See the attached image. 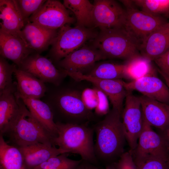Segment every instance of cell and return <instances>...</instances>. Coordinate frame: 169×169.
Returning <instances> with one entry per match:
<instances>
[{
	"mask_svg": "<svg viewBox=\"0 0 169 169\" xmlns=\"http://www.w3.org/2000/svg\"><path fill=\"white\" fill-rule=\"evenodd\" d=\"M121 115L117 110L112 108L93 128L96 133V157L98 161L107 165L115 162L124 152L126 139Z\"/></svg>",
	"mask_w": 169,
	"mask_h": 169,
	"instance_id": "obj_1",
	"label": "cell"
},
{
	"mask_svg": "<svg viewBox=\"0 0 169 169\" xmlns=\"http://www.w3.org/2000/svg\"><path fill=\"white\" fill-rule=\"evenodd\" d=\"M56 123L58 133L53 139L54 145L66 153L78 154L82 160L95 165L98 162L94 150L93 128L86 124Z\"/></svg>",
	"mask_w": 169,
	"mask_h": 169,
	"instance_id": "obj_2",
	"label": "cell"
},
{
	"mask_svg": "<svg viewBox=\"0 0 169 169\" xmlns=\"http://www.w3.org/2000/svg\"><path fill=\"white\" fill-rule=\"evenodd\" d=\"M92 45L106 59L126 60L140 54L141 44L124 27L100 29Z\"/></svg>",
	"mask_w": 169,
	"mask_h": 169,
	"instance_id": "obj_3",
	"label": "cell"
},
{
	"mask_svg": "<svg viewBox=\"0 0 169 169\" xmlns=\"http://www.w3.org/2000/svg\"><path fill=\"white\" fill-rule=\"evenodd\" d=\"M17 97L20 111L5 134L8 135L13 145L19 147L38 143L53 145L51 136L32 115L22 100Z\"/></svg>",
	"mask_w": 169,
	"mask_h": 169,
	"instance_id": "obj_4",
	"label": "cell"
},
{
	"mask_svg": "<svg viewBox=\"0 0 169 169\" xmlns=\"http://www.w3.org/2000/svg\"><path fill=\"white\" fill-rule=\"evenodd\" d=\"M98 33L94 28L73 27L69 24L65 25L59 29L52 44L50 51L51 57L54 60L59 61L83 46L86 41L94 39Z\"/></svg>",
	"mask_w": 169,
	"mask_h": 169,
	"instance_id": "obj_5",
	"label": "cell"
},
{
	"mask_svg": "<svg viewBox=\"0 0 169 169\" xmlns=\"http://www.w3.org/2000/svg\"><path fill=\"white\" fill-rule=\"evenodd\" d=\"M131 151L136 165L151 159H169V143L164 135L155 132L143 118L137 146Z\"/></svg>",
	"mask_w": 169,
	"mask_h": 169,
	"instance_id": "obj_6",
	"label": "cell"
},
{
	"mask_svg": "<svg viewBox=\"0 0 169 169\" xmlns=\"http://www.w3.org/2000/svg\"><path fill=\"white\" fill-rule=\"evenodd\" d=\"M82 92L68 89L58 93L55 97V104L60 113L70 120V123L86 124L94 117L83 101Z\"/></svg>",
	"mask_w": 169,
	"mask_h": 169,
	"instance_id": "obj_7",
	"label": "cell"
},
{
	"mask_svg": "<svg viewBox=\"0 0 169 169\" xmlns=\"http://www.w3.org/2000/svg\"><path fill=\"white\" fill-rule=\"evenodd\" d=\"M124 27L141 44L150 34L168 21L162 16L151 14L135 7L126 9Z\"/></svg>",
	"mask_w": 169,
	"mask_h": 169,
	"instance_id": "obj_8",
	"label": "cell"
},
{
	"mask_svg": "<svg viewBox=\"0 0 169 169\" xmlns=\"http://www.w3.org/2000/svg\"><path fill=\"white\" fill-rule=\"evenodd\" d=\"M131 92H128L125 97V108L121 113L126 139L131 151L137 146L143 122L139 97L135 96Z\"/></svg>",
	"mask_w": 169,
	"mask_h": 169,
	"instance_id": "obj_9",
	"label": "cell"
},
{
	"mask_svg": "<svg viewBox=\"0 0 169 169\" xmlns=\"http://www.w3.org/2000/svg\"><path fill=\"white\" fill-rule=\"evenodd\" d=\"M28 20L44 27L58 29L67 24L72 23L75 19L61 2L48 0L29 18Z\"/></svg>",
	"mask_w": 169,
	"mask_h": 169,
	"instance_id": "obj_10",
	"label": "cell"
},
{
	"mask_svg": "<svg viewBox=\"0 0 169 169\" xmlns=\"http://www.w3.org/2000/svg\"><path fill=\"white\" fill-rule=\"evenodd\" d=\"M93 20L94 28L100 29L124 26L126 11L116 1L95 0L94 3Z\"/></svg>",
	"mask_w": 169,
	"mask_h": 169,
	"instance_id": "obj_11",
	"label": "cell"
},
{
	"mask_svg": "<svg viewBox=\"0 0 169 169\" xmlns=\"http://www.w3.org/2000/svg\"><path fill=\"white\" fill-rule=\"evenodd\" d=\"M18 69L28 72L44 82L58 85L67 75L57 69L51 61L38 54H32L23 62Z\"/></svg>",
	"mask_w": 169,
	"mask_h": 169,
	"instance_id": "obj_12",
	"label": "cell"
},
{
	"mask_svg": "<svg viewBox=\"0 0 169 169\" xmlns=\"http://www.w3.org/2000/svg\"><path fill=\"white\" fill-rule=\"evenodd\" d=\"M64 71L76 81L86 80L92 83L109 98L112 108L122 113L123 101L128 92L124 86V81L121 79H102L79 73Z\"/></svg>",
	"mask_w": 169,
	"mask_h": 169,
	"instance_id": "obj_13",
	"label": "cell"
},
{
	"mask_svg": "<svg viewBox=\"0 0 169 169\" xmlns=\"http://www.w3.org/2000/svg\"><path fill=\"white\" fill-rule=\"evenodd\" d=\"M106 59L92 46L84 45L59 61L58 64L62 70L66 71L85 74L94 67L96 62Z\"/></svg>",
	"mask_w": 169,
	"mask_h": 169,
	"instance_id": "obj_14",
	"label": "cell"
},
{
	"mask_svg": "<svg viewBox=\"0 0 169 169\" xmlns=\"http://www.w3.org/2000/svg\"><path fill=\"white\" fill-rule=\"evenodd\" d=\"M128 91L136 90L143 95L169 105V88L156 75H149L124 83Z\"/></svg>",
	"mask_w": 169,
	"mask_h": 169,
	"instance_id": "obj_15",
	"label": "cell"
},
{
	"mask_svg": "<svg viewBox=\"0 0 169 169\" xmlns=\"http://www.w3.org/2000/svg\"><path fill=\"white\" fill-rule=\"evenodd\" d=\"M169 49V21L148 36L141 44L140 54L154 61Z\"/></svg>",
	"mask_w": 169,
	"mask_h": 169,
	"instance_id": "obj_16",
	"label": "cell"
},
{
	"mask_svg": "<svg viewBox=\"0 0 169 169\" xmlns=\"http://www.w3.org/2000/svg\"><path fill=\"white\" fill-rule=\"evenodd\" d=\"M22 32L29 48L39 52L45 50L52 44L57 36L58 30L44 27L28 19L25 22Z\"/></svg>",
	"mask_w": 169,
	"mask_h": 169,
	"instance_id": "obj_17",
	"label": "cell"
},
{
	"mask_svg": "<svg viewBox=\"0 0 169 169\" xmlns=\"http://www.w3.org/2000/svg\"><path fill=\"white\" fill-rule=\"evenodd\" d=\"M0 31L19 37L27 43L22 32L25 22L16 0H0Z\"/></svg>",
	"mask_w": 169,
	"mask_h": 169,
	"instance_id": "obj_18",
	"label": "cell"
},
{
	"mask_svg": "<svg viewBox=\"0 0 169 169\" xmlns=\"http://www.w3.org/2000/svg\"><path fill=\"white\" fill-rule=\"evenodd\" d=\"M33 51L21 38L0 31L1 56L12 61L18 68Z\"/></svg>",
	"mask_w": 169,
	"mask_h": 169,
	"instance_id": "obj_19",
	"label": "cell"
},
{
	"mask_svg": "<svg viewBox=\"0 0 169 169\" xmlns=\"http://www.w3.org/2000/svg\"><path fill=\"white\" fill-rule=\"evenodd\" d=\"M139 98L144 120L164 132L169 126V105L143 95Z\"/></svg>",
	"mask_w": 169,
	"mask_h": 169,
	"instance_id": "obj_20",
	"label": "cell"
},
{
	"mask_svg": "<svg viewBox=\"0 0 169 169\" xmlns=\"http://www.w3.org/2000/svg\"><path fill=\"white\" fill-rule=\"evenodd\" d=\"M18 148L27 169H34L50 158L66 153L51 144L38 143Z\"/></svg>",
	"mask_w": 169,
	"mask_h": 169,
	"instance_id": "obj_21",
	"label": "cell"
},
{
	"mask_svg": "<svg viewBox=\"0 0 169 169\" xmlns=\"http://www.w3.org/2000/svg\"><path fill=\"white\" fill-rule=\"evenodd\" d=\"M15 95L21 99L32 115L51 136L53 138L57 135L56 123L53 119V114L49 106L39 99L25 97L18 95Z\"/></svg>",
	"mask_w": 169,
	"mask_h": 169,
	"instance_id": "obj_22",
	"label": "cell"
},
{
	"mask_svg": "<svg viewBox=\"0 0 169 169\" xmlns=\"http://www.w3.org/2000/svg\"><path fill=\"white\" fill-rule=\"evenodd\" d=\"M18 98L14 90L0 94V132L5 135L15 121L20 111Z\"/></svg>",
	"mask_w": 169,
	"mask_h": 169,
	"instance_id": "obj_23",
	"label": "cell"
},
{
	"mask_svg": "<svg viewBox=\"0 0 169 169\" xmlns=\"http://www.w3.org/2000/svg\"><path fill=\"white\" fill-rule=\"evenodd\" d=\"M17 81L18 95L31 98L39 99L44 95L46 88L44 83L32 74L16 68L14 71Z\"/></svg>",
	"mask_w": 169,
	"mask_h": 169,
	"instance_id": "obj_24",
	"label": "cell"
},
{
	"mask_svg": "<svg viewBox=\"0 0 169 169\" xmlns=\"http://www.w3.org/2000/svg\"><path fill=\"white\" fill-rule=\"evenodd\" d=\"M0 169H27L18 147L8 144L0 135Z\"/></svg>",
	"mask_w": 169,
	"mask_h": 169,
	"instance_id": "obj_25",
	"label": "cell"
},
{
	"mask_svg": "<svg viewBox=\"0 0 169 169\" xmlns=\"http://www.w3.org/2000/svg\"><path fill=\"white\" fill-rule=\"evenodd\" d=\"M151 62L140 53L125 60L124 64L126 79L134 80L147 75H156V69Z\"/></svg>",
	"mask_w": 169,
	"mask_h": 169,
	"instance_id": "obj_26",
	"label": "cell"
},
{
	"mask_svg": "<svg viewBox=\"0 0 169 169\" xmlns=\"http://www.w3.org/2000/svg\"><path fill=\"white\" fill-rule=\"evenodd\" d=\"M63 4L74 14L76 26L94 28L93 20V3L88 0H64Z\"/></svg>",
	"mask_w": 169,
	"mask_h": 169,
	"instance_id": "obj_27",
	"label": "cell"
},
{
	"mask_svg": "<svg viewBox=\"0 0 169 169\" xmlns=\"http://www.w3.org/2000/svg\"><path fill=\"white\" fill-rule=\"evenodd\" d=\"M85 74L105 79H126L124 64L102 63L95 65L91 70Z\"/></svg>",
	"mask_w": 169,
	"mask_h": 169,
	"instance_id": "obj_28",
	"label": "cell"
},
{
	"mask_svg": "<svg viewBox=\"0 0 169 169\" xmlns=\"http://www.w3.org/2000/svg\"><path fill=\"white\" fill-rule=\"evenodd\" d=\"M141 11L151 14L169 18V0H133Z\"/></svg>",
	"mask_w": 169,
	"mask_h": 169,
	"instance_id": "obj_29",
	"label": "cell"
},
{
	"mask_svg": "<svg viewBox=\"0 0 169 169\" xmlns=\"http://www.w3.org/2000/svg\"><path fill=\"white\" fill-rule=\"evenodd\" d=\"M68 155L63 153L51 157L34 169H75L82 160L71 159Z\"/></svg>",
	"mask_w": 169,
	"mask_h": 169,
	"instance_id": "obj_30",
	"label": "cell"
},
{
	"mask_svg": "<svg viewBox=\"0 0 169 169\" xmlns=\"http://www.w3.org/2000/svg\"><path fill=\"white\" fill-rule=\"evenodd\" d=\"M16 68L11 64L5 58L0 57V94L7 91L14 90L12 75Z\"/></svg>",
	"mask_w": 169,
	"mask_h": 169,
	"instance_id": "obj_31",
	"label": "cell"
},
{
	"mask_svg": "<svg viewBox=\"0 0 169 169\" xmlns=\"http://www.w3.org/2000/svg\"><path fill=\"white\" fill-rule=\"evenodd\" d=\"M24 22L36 12L46 1V0H16Z\"/></svg>",
	"mask_w": 169,
	"mask_h": 169,
	"instance_id": "obj_32",
	"label": "cell"
},
{
	"mask_svg": "<svg viewBox=\"0 0 169 169\" xmlns=\"http://www.w3.org/2000/svg\"><path fill=\"white\" fill-rule=\"evenodd\" d=\"M169 159L153 158L136 165L138 169H169Z\"/></svg>",
	"mask_w": 169,
	"mask_h": 169,
	"instance_id": "obj_33",
	"label": "cell"
},
{
	"mask_svg": "<svg viewBox=\"0 0 169 169\" xmlns=\"http://www.w3.org/2000/svg\"><path fill=\"white\" fill-rule=\"evenodd\" d=\"M81 96L83 103L88 110L91 111L97 106L98 98L94 88L85 89L82 92Z\"/></svg>",
	"mask_w": 169,
	"mask_h": 169,
	"instance_id": "obj_34",
	"label": "cell"
},
{
	"mask_svg": "<svg viewBox=\"0 0 169 169\" xmlns=\"http://www.w3.org/2000/svg\"><path fill=\"white\" fill-rule=\"evenodd\" d=\"M114 164L116 169H138L130 151L123 153Z\"/></svg>",
	"mask_w": 169,
	"mask_h": 169,
	"instance_id": "obj_35",
	"label": "cell"
},
{
	"mask_svg": "<svg viewBox=\"0 0 169 169\" xmlns=\"http://www.w3.org/2000/svg\"><path fill=\"white\" fill-rule=\"evenodd\" d=\"M98 98V103L95 109V113L100 116L107 115L109 112V104L107 95L101 90L95 87Z\"/></svg>",
	"mask_w": 169,
	"mask_h": 169,
	"instance_id": "obj_36",
	"label": "cell"
},
{
	"mask_svg": "<svg viewBox=\"0 0 169 169\" xmlns=\"http://www.w3.org/2000/svg\"><path fill=\"white\" fill-rule=\"evenodd\" d=\"M154 61L160 70L169 76V49Z\"/></svg>",
	"mask_w": 169,
	"mask_h": 169,
	"instance_id": "obj_37",
	"label": "cell"
},
{
	"mask_svg": "<svg viewBox=\"0 0 169 169\" xmlns=\"http://www.w3.org/2000/svg\"><path fill=\"white\" fill-rule=\"evenodd\" d=\"M95 166L89 162L82 160L75 169H93Z\"/></svg>",
	"mask_w": 169,
	"mask_h": 169,
	"instance_id": "obj_38",
	"label": "cell"
},
{
	"mask_svg": "<svg viewBox=\"0 0 169 169\" xmlns=\"http://www.w3.org/2000/svg\"><path fill=\"white\" fill-rule=\"evenodd\" d=\"M157 71L161 74V76L164 79L166 85L169 88V76L165 74H164L158 69H157Z\"/></svg>",
	"mask_w": 169,
	"mask_h": 169,
	"instance_id": "obj_39",
	"label": "cell"
},
{
	"mask_svg": "<svg viewBox=\"0 0 169 169\" xmlns=\"http://www.w3.org/2000/svg\"><path fill=\"white\" fill-rule=\"evenodd\" d=\"M163 132L164 133L163 135L169 143V126Z\"/></svg>",
	"mask_w": 169,
	"mask_h": 169,
	"instance_id": "obj_40",
	"label": "cell"
},
{
	"mask_svg": "<svg viewBox=\"0 0 169 169\" xmlns=\"http://www.w3.org/2000/svg\"><path fill=\"white\" fill-rule=\"evenodd\" d=\"M93 169H100L99 168L95 166H94ZM104 169H106V168H105Z\"/></svg>",
	"mask_w": 169,
	"mask_h": 169,
	"instance_id": "obj_41",
	"label": "cell"
},
{
	"mask_svg": "<svg viewBox=\"0 0 169 169\" xmlns=\"http://www.w3.org/2000/svg\"></svg>",
	"mask_w": 169,
	"mask_h": 169,
	"instance_id": "obj_42",
	"label": "cell"
}]
</instances>
